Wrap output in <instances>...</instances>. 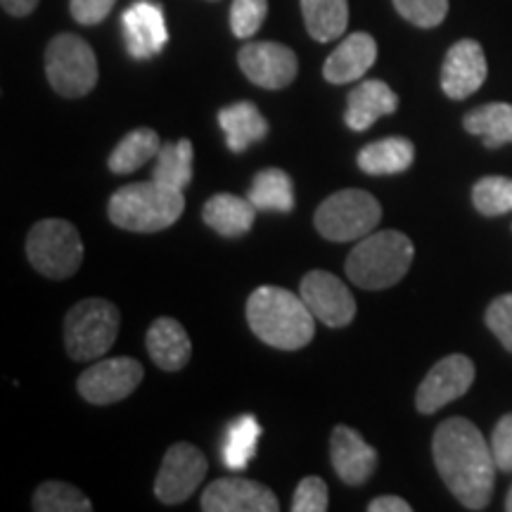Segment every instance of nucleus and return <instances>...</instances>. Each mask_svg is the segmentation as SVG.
Wrapping results in <instances>:
<instances>
[{"label":"nucleus","mask_w":512,"mask_h":512,"mask_svg":"<svg viewBox=\"0 0 512 512\" xmlns=\"http://www.w3.org/2000/svg\"><path fill=\"white\" fill-rule=\"evenodd\" d=\"M46 76L64 98H83L98 83L93 48L74 34L55 36L46 50Z\"/></svg>","instance_id":"8"},{"label":"nucleus","mask_w":512,"mask_h":512,"mask_svg":"<svg viewBox=\"0 0 512 512\" xmlns=\"http://www.w3.org/2000/svg\"><path fill=\"white\" fill-rule=\"evenodd\" d=\"M486 325L498 337V342L512 354V292L501 294L486 309Z\"/></svg>","instance_id":"35"},{"label":"nucleus","mask_w":512,"mask_h":512,"mask_svg":"<svg viewBox=\"0 0 512 512\" xmlns=\"http://www.w3.org/2000/svg\"><path fill=\"white\" fill-rule=\"evenodd\" d=\"M411 503H406L399 496H380L368 503V512H411Z\"/></svg>","instance_id":"38"},{"label":"nucleus","mask_w":512,"mask_h":512,"mask_svg":"<svg viewBox=\"0 0 512 512\" xmlns=\"http://www.w3.org/2000/svg\"><path fill=\"white\" fill-rule=\"evenodd\" d=\"M475 382V363L463 354H451L434 366L415 394V406L420 413L430 415L444 408L446 403L460 399Z\"/></svg>","instance_id":"11"},{"label":"nucleus","mask_w":512,"mask_h":512,"mask_svg":"<svg viewBox=\"0 0 512 512\" xmlns=\"http://www.w3.org/2000/svg\"><path fill=\"white\" fill-rule=\"evenodd\" d=\"M475 209L484 216H503L512 211V178L486 176L472 188Z\"/></svg>","instance_id":"31"},{"label":"nucleus","mask_w":512,"mask_h":512,"mask_svg":"<svg viewBox=\"0 0 512 512\" xmlns=\"http://www.w3.org/2000/svg\"><path fill=\"white\" fill-rule=\"evenodd\" d=\"M467 133L479 136L486 147H501L512 143V105L508 102H489V105L477 107L467 112L463 119Z\"/></svg>","instance_id":"24"},{"label":"nucleus","mask_w":512,"mask_h":512,"mask_svg":"<svg viewBox=\"0 0 512 512\" xmlns=\"http://www.w3.org/2000/svg\"><path fill=\"white\" fill-rule=\"evenodd\" d=\"M382 219V207L366 190H342L330 195L316 211V228L325 240L351 242L373 233Z\"/></svg>","instance_id":"7"},{"label":"nucleus","mask_w":512,"mask_h":512,"mask_svg":"<svg viewBox=\"0 0 512 512\" xmlns=\"http://www.w3.org/2000/svg\"><path fill=\"white\" fill-rule=\"evenodd\" d=\"M202 219L211 230L223 235V238H240L252 230L256 219V207L249 197H238L221 192L204 204Z\"/></svg>","instance_id":"21"},{"label":"nucleus","mask_w":512,"mask_h":512,"mask_svg":"<svg viewBox=\"0 0 512 512\" xmlns=\"http://www.w3.org/2000/svg\"><path fill=\"white\" fill-rule=\"evenodd\" d=\"M306 31L320 43L335 41L349 24L347 0H302Z\"/></svg>","instance_id":"27"},{"label":"nucleus","mask_w":512,"mask_h":512,"mask_svg":"<svg viewBox=\"0 0 512 512\" xmlns=\"http://www.w3.org/2000/svg\"><path fill=\"white\" fill-rule=\"evenodd\" d=\"M304 304L328 328H347L356 318V302L349 287L328 271H311L299 285Z\"/></svg>","instance_id":"12"},{"label":"nucleus","mask_w":512,"mask_h":512,"mask_svg":"<svg viewBox=\"0 0 512 512\" xmlns=\"http://www.w3.org/2000/svg\"><path fill=\"white\" fill-rule=\"evenodd\" d=\"M399 15L420 29H434L448 15V0H394Z\"/></svg>","instance_id":"32"},{"label":"nucleus","mask_w":512,"mask_h":512,"mask_svg":"<svg viewBox=\"0 0 512 512\" xmlns=\"http://www.w3.org/2000/svg\"><path fill=\"white\" fill-rule=\"evenodd\" d=\"M375 60H377L375 38L370 34H363V31H358V34H351L344 38V41L332 50V55L325 60L323 76L325 81L342 86V83L361 79V76L373 67Z\"/></svg>","instance_id":"18"},{"label":"nucleus","mask_w":512,"mask_h":512,"mask_svg":"<svg viewBox=\"0 0 512 512\" xmlns=\"http://www.w3.org/2000/svg\"><path fill=\"white\" fill-rule=\"evenodd\" d=\"M399 110V95L380 79L363 81L349 93V105L344 121L351 131H368L377 119L389 117Z\"/></svg>","instance_id":"19"},{"label":"nucleus","mask_w":512,"mask_h":512,"mask_svg":"<svg viewBox=\"0 0 512 512\" xmlns=\"http://www.w3.org/2000/svg\"><path fill=\"white\" fill-rule=\"evenodd\" d=\"M143 377L145 370L136 358H105L83 370L79 377V394L93 406H110L136 392Z\"/></svg>","instance_id":"9"},{"label":"nucleus","mask_w":512,"mask_h":512,"mask_svg":"<svg viewBox=\"0 0 512 512\" xmlns=\"http://www.w3.org/2000/svg\"><path fill=\"white\" fill-rule=\"evenodd\" d=\"M486 55L482 46L472 38H463L446 53L444 67H441V91L451 100H465L484 86Z\"/></svg>","instance_id":"15"},{"label":"nucleus","mask_w":512,"mask_h":512,"mask_svg":"<svg viewBox=\"0 0 512 512\" xmlns=\"http://www.w3.org/2000/svg\"><path fill=\"white\" fill-rule=\"evenodd\" d=\"M330 458L344 484H366L377 467V453L356 430L337 425L330 439Z\"/></svg>","instance_id":"17"},{"label":"nucleus","mask_w":512,"mask_h":512,"mask_svg":"<svg viewBox=\"0 0 512 512\" xmlns=\"http://www.w3.org/2000/svg\"><path fill=\"white\" fill-rule=\"evenodd\" d=\"M415 147L408 138H384L358 152V166L368 176H396L411 169Z\"/></svg>","instance_id":"23"},{"label":"nucleus","mask_w":512,"mask_h":512,"mask_svg":"<svg viewBox=\"0 0 512 512\" xmlns=\"http://www.w3.org/2000/svg\"><path fill=\"white\" fill-rule=\"evenodd\" d=\"M249 202L256 211H275V214H290L294 209V185L292 178L283 169H264L254 176L249 188Z\"/></svg>","instance_id":"28"},{"label":"nucleus","mask_w":512,"mask_h":512,"mask_svg":"<svg viewBox=\"0 0 512 512\" xmlns=\"http://www.w3.org/2000/svg\"><path fill=\"white\" fill-rule=\"evenodd\" d=\"M268 15V0H233L230 29L238 38H252Z\"/></svg>","instance_id":"33"},{"label":"nucleus","mask_w":512,"mask_h":512,"mask_svg":"<svg viewBox=\"0 0 512 512\" xmlns=\"http://www.w3.org/2000/svg\"><path fill=\"white\" fill-rule=\"evenodd\" d=\"M147 351L157 368L166 373H176L188 366L192 356V344L188 332L174 318H157L147 330Z\"/></svg>","instance_id":"20"},{"label":"nucleus","mask_w":512,"mask_h":512,"mask_svg":"<svg viewBox=\"0 0 512 512\" xmlns=\"http://www.w3.org/2000/svg\"><path fill=\"white\" fill-rule=\"evenodd\" d=\"M313 318L302 294L283 287H259L247 302V320L254 335L268 347L283 351H297L311 342L316 335Z\"/></svg>","instance_id":"2"},{"label":"nucleus","mask_w":512,"mask_h":512,"mask_svg":"<svg viewBox=\"0 0 512 512\" xmlns=\"http://www.w3.org/2000/svg\"><path fill=\"white\" fill-rule=\"evenodd\" d=\"M207 512H278V498L268 486L242 477L216 479L202 494Z\"/></svg>","instance_id":"14"},{"label":"nucleus","mask_w":512,"mask_h":512,"mask_svg":"<svg viewBox=\"0 0 512 512\" xmlns=\"http://www.w3.org/2000/svg\"><path fill=\"white\" fill-rule=\"evenodd\" d=\"M219 126L226 133L230 152H245L268 136V121L252 102H235L219 112Z\"/></svg>","instance_id":"22"},{"label":"nucleus","mask_w":512,"mask_h":512,"mask_svg":"<svg viewBox=\"0 0 512 512\" xmlns=\"http://www.w3.org/2000/svg\"><path fill=\"white\" fill-rule=\"evenodd\" d=\"M159 150H162V140H159L157 131H152V128H136V131H131L119 140L107 164H110L112 174H133L140 166L150 162L152 157H157Z\"/></svg>","instance_id":"25"},{"label":"nucleus","mask_w":512,"mask_h":512,"mask_svg":"<svg viewBox=\"0 0 512 512\" xmlns=\"http://www.w3.org/2000/svg\"><path fill=\"white\" fill-rule=\"evenodd\" d=\"M27 256L38 273L53 280H64L79 271L83 242L79 230L69 221L46 219L29 230Z\"/></svg>","instance_id":"6"},{"label":"nucleus","mask_w":512,"mask_h":512,"mask_svg":"<svg viewBox=\"0 0 512 512\" xmlns=\"http://www.w3.org/2000/svg\"><path fill=\"white\" fill-rule=\"evenodd\" d=\"M415 247L399 230L370 233L351 249L347 275L363 290H387L399 283L413 264Z\"/></svg>","instance_id":"4"},{"label":"nucleus","mask_w":512,"mask_h":512,"mask_svg":"<svg viewBox=\"0 0 512 512\" xmlns=\"http://www.w3.org/2000/svg\"><path fill=\"white\" fill-rule=\"evenodd\" d=\"M434 465L467 510H484L494 496L496 460L482 432L465 418L441 422L432 439Z\"/></svg>","instance_id":"1"},{"label":"nucleus","mask_w":512,"mask_h":512,"mask_svg":"<svg viewBox=\"0 0 512 512\" xmlns=\"http://www.w3.org/2000/svg\"><path fill=\"white\" fill-rule=\"evenodd\" d=\"M491 453L496 467L503 472H512V413L503 415L491 434Z\"/></svg>","instance_id":"36"},{"label":"nucleus","mask_w":512,"mask_h":512,"mask_svg":"<svg viewBox=\"0 0 512 512\" xmlns=\"http://www.w3.org/2000/svg\"><path fill=\"white\" fill-rule=\"evenodd\" d=\"M192 159H195V152H192V143L188 138L166 143L159 150L152 178L169 185V188L185 190L192 181Z\"/></svg>","instance_id":"29"},{"label":"nucleus","mask_w":512,"mask_h":512,"mask_svg":"<svg viewBox=\"0 0 512 512\" xmlns=\"http://www.w3.org/2000/svg\"><path fill=\"white\" fill-rule=\"evenodd\" d=\"M121 27H124L126 48L136 60H150L169 41L166 31L164 10L150 0H138L121 15Z\"/></svg>","instance_id":"16"},{"label":"nucleus","mask_w":512,"mask_h":512,"mask_svg":"<svg viewBox=\"0 0 512 512\" xmlns=\"http://www.w3.org/2000/svg\"><path fill=\"white\" fill-rule=\"evenodd\" d=\"M185 209L183 190L152 181L131 183L110 200V221L131 233H159L174 226Z\"/></svg>","instance_id":"3"},{"label":"nucleus","mask_w":512,"mask_h":512,"mask_svg":"<svg viewBox=\"0 0 512 512\" xmlns=\"http://www.w3.org/2000/svg\"><path fill=\"white\" fill-rule=\"evenodd\" d=\"M207 458L197 446L181 441L166 451L155 479V496L166 505L188 501L207 475Z\"/></svg>","instance_id":"10"},{"label":"nucleus","mask_w":512,"mask_h":512,"mask_svg":"<svg viewBox=\"0 0 512 512\" xmlns=\"http://www.w3.org/2000/svg\"><path fill=\"white\" fill-rule=\"evenodd\" d=\"M328 501V484L320 477H304L292 496V512H325Z\"/></svg>","instance_id":"34"},{"label":"nucleus","mask_w":512,"mask_h":512,"mask_svg":"<svg viewBox=\"0 0 512 512\" xmlns=\"http://www.w3.org/2000/svg\"><path fill=\"white\" fill-rule=\"evenodd\" d=\"M505 510L512 512V486H510V491H508V498H505Z\"/></svg>","instance_id":"40"},{"label":"nucleus","mask_w":512,"mask_h":512,"mask_svg":"<svg viewBox=\"0 0 512 512\" xmlns=\"http://www.w3.org/2000/svg\"><path fill=\"white\" fill-rule=\"evenodd\" d=\"M238 62L249 81L268 88V91H280V88L290 86L299 69L297 55L283 43L273 41L247 43L240 50Z\"/></svg>","instance_id":"13"},{"label":"nucleus","mask_w":512,"mask_h":512,"mask_svg":"<svg viewBox=\"0 0 512 512\" xmlns=\"http://www.w3.org/2000/svg\"><path fill=\"white\" fill-rule=\"evenodd\" d=\"M261 437V425L254 415H240L238 420L230 422L223 434L221 460L228 470L242 472L256 456V444Z\"/></svg>","instance_id":"26"},{"label":"nucleus","mask_w":512,"mask_h":512,"mask_svg":"<svg viewBox=\"0 0 512 512\" xmlns=\"http://www.w3.org/2000/svg\"><path fill=\"white\" fill-rule=\"evenodd\" d=\"M38 0H3V10L15 17H27L36 10Z\"/></svg>","instance_id":"39"},{"label":"nucleus","mask_w":512,"mask_h":512,"mask_svg":"<svg viewBox=\"0 0 512 512\" xmlns=\"http://www.w3.org/2000/svg\"><path fill=\"white\" fill-rule=\"evenodd\" d=\"M34 510H38V512H91L93 505L72 484L46 482L36 489Z\"/></svg>","instance_id":"30"},{"label":"nucleus","mask_w":512,"mask_h":512,"mask_svg":"<svg viewBox=\"0 0 512 512\" xmlns=\"http://www.w3.org/2000/svg\"><path fill=\"white\" fill-rule=\"evenodd\" d=\"M117 0H69V10L79 24L95 27L102 19L110 15Z\"/></svg>","instance_id":"37"},{"label":"nucleus","mask_w":512,"mask_h":512,"mask_svg":"<svg viewBox=\"0 0 512 512\" xmlns=\"http://www.w3.org/2000/svg\"><path fill=\"white\" fill-rule=\"evenodd\" d=\"M121 313L107 299H83L64 318V347L74 361H95L112 349L119 335Z\"/></svg>","instance_id":"5"}]
</instances>
